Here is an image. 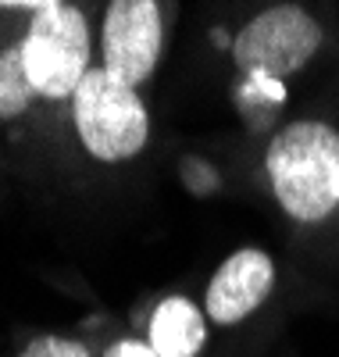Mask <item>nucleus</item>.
Wrapping results in <instances>:
<instances>
[{"instance_id": "nucleus-1", "label": "nucleus", "mask_w": 339, "mask_h": 357, "mask_svg": "<svg viewBox=\"0 0 339 357\" xmlns=\"http://www.w3.org/2000/svg\"><path fill=\"white\" fill-rule=\"evenodd\" d=\"M325 47L322 22L300 4H271L250 15L232 36V65L239 72V104L250 122L286 100V82L296 79Z\"/></svg>"}, {"instance_id": "nucleus-2", "label": "nucleus", "mask_w": 339, "mask_h": 357, "mask_svg": "<svg viewBox=\"0 0 339 357\" xmlns=\"http://www.w3.org/2000/svg\"><path fill=\"white\" fill-rule=\"evenodd\" d=\"M264 178L293 225L339 222V129L325 118H296L275 129L264 146Z\"/></svg>"}, {"instance_id": "nucleus-3", "label": "nucleus", "mask_w": 339, "mask_h": 357, "mask_svg": "<svg viewBox=\"0 0 339 357\" xmlns=\"http://www.w3.org/2000/svg\"><path fill=\"white\" fill-rule=\"evenodd\" d=\"M22 47V65L36 97L47 104H68L79 82L93 68V29L79 4L47 0L29 15Z\"/></svg>"}, {"instance_id": "nucleus-4", "label": "nucleus", "mask_w": 339, "mask_h": 357, "mask_svg": "<svg viewBox=\"0 0 339 357\" xmlns=\"http://www.w3.org/2000/svg\"><path fill=\"white\" fill-rule=\"evenodd\" d=\"M72 107V126L79 146L100 165H126L143 154L150 139V114L140 89L121 86L100 65L79 82Z\"/></svg>"}, {"instance_id": "nucleus-5", "label": "nucleus", "mask_w": 339, "mask_h": 357, "mask_svg": "<svg viewBox=\"0 0 339 357\" xmlns=\"http://www.w3.org/2000/svg\"><path fill=\"white\" fill-rule=\"evenodd\" d=\"M172 8L153 0H114L100 22V68L121 86L140 89L165 54V25Z\"/></svg>"}, {"instance_id": "nucleus-6", "label": "nucleus", "mask_w": 339, "mask_h": 357, "mask_svg": "<svg viewBox=\"0 0 339 357\" xmlns=\"http://www.w3.org/2000/svg\"><path fill=\"white\" fill-rule=\"evenodd\" d=\"M275 289V261L261 247H239L229 254L204 289V314L211 325H239L254 311L264 307V301Z\"/></svg>"}, {"instance_id": "nucleus-7", "label": "nucleus", "mask_w": 339, "mask_h": 357, "mask_svg": "<svg viewBox=\"0 0 339 357\" xmlns=\"http://www.w3.org/2000/svg\"><path fill=\"white\" fill-rule=\"evenodd\" d=\"M146 343L158 357H200L207 343V314L190 296H165L150 311Z\"/></svg>"}, {"instance_id": "nucleus-8", "label": "nucleus", "mask_w": 339, "mask_h": 357, "mask_svg": "<svg viewBox=\"0 0 339 357\" xmlns=\"http://www.w3.org/2000/svg\"><path fill=\"white\" fill-rule=\"evenodd\" d=\"M36 100L40 97L22 65V47H0V122H15V118L29 114Z\"/></svg>"}, {"instance_id": "nucleus-9", "label": "nucleus", "mask_w": 339, "mask_h": 357, "mask_svg": "<svg viewBox=\"0 0 339 357\" xmlns=\"http://www.w3.org/2000/svg\"><path fill=\"white\" fill-rule=\"evenodd\" d=\"M18 357H93V354H89L86 343H79V340H72V336H54V333H47V336L29 340V343L18 350Z\"/></svg>"}, {"instance_id": "nucleus-10", "label": "nucleus", "mask_w": 339, "mask_h": 357, "mask_svg": "<svg viewBox=\"0 0 339 357\" xmlns=\"http://www.w3.org/2000/svg\"><path fill=\"white\" fill-rule=\"evenodd\" d=\"M104 357H158L146 340H118L104 350Z\"/></svg>"}]
</instances>
